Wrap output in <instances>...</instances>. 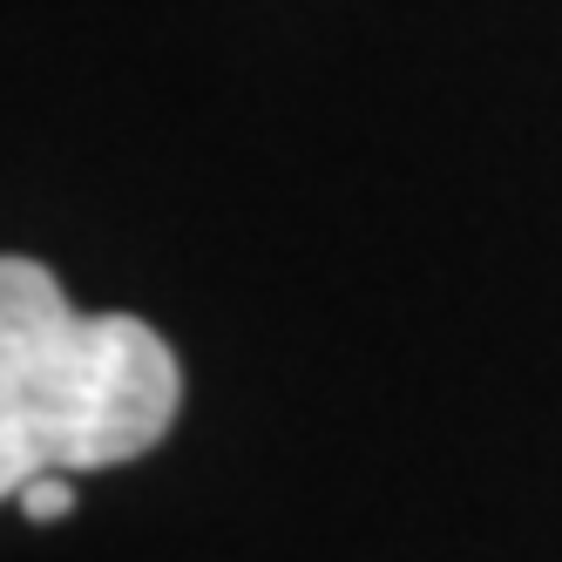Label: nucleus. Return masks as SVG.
I'll return each mask as SVG.
<instances>
[{"mask_svg": "<svg viewBox=\"0 0 562 562\" xmlns=\"http://www.w3.org/2000/svg\"><path fill=\"white\" fill-rule=\"evenodd\" d=\"M14 502H21L27 521H61V515L75 508V481H68V474H34Z\"/></svg>", "mask_w": 562, "mask_h": 562, "instance_id": "obj_2", "label": "nucleus"}, {"mask_svg": "<svg viewBox=\"0 0 562 562\" xmlns=\"http://www.w3.org/2000/svg\"><path fill=\"white\" fill-rule=\"evenodd\" d=\"M183 407V367L130 312H75L48 265H0V488L149 454Z\"/></svg>", "mask_w": 562, "mask_h": 562, "instance_id": "obj_1", "label": "nucleus"}]
</instances>
